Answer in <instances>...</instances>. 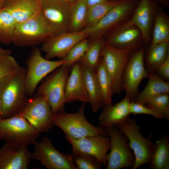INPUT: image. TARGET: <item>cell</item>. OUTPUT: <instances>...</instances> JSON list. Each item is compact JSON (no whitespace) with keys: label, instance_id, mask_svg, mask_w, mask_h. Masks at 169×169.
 <instances>
[{"label":"cell","instance_id":"cell-1","mask_svg":"<svg viewBox=\"0 0 169 169\" xmlns=\"http://www.w3.org/2000/svg\"><path fill=\"white\" fill-rule=\"evenodd\" d=\"M26 72V68L20 66L14 72L0 81L2 104L0 118H7L21 113L28 100Z\"/></svg>","mask_w":169,"mask_h":169},{"label":"cell","instance_id":"cell-2","mask_svg":"<svg viewBox=\"0 0 169 169\" xmlns=\"http://www.w3.org/2000/svg\"><path fill=\"white\" fill-rule=\"evenodd\" d=\"M85 103H83L78 110L74 113L64 111L53 115L54 125L60 128L65 136L79 139L90 136H108L105 129L95 126L86 119L84 115Z\"/></svg>","mask_w":169,"mask_h":169},{"label":"cell","instance_id":"cell-3","mask_svg":"<svg viewBox=\"0 0 169 169\" xmlns=\"http://www.w3.org/2000/svg\"><path fill=\"white\" fill-rule=\"evenodd\" d=\"M38 132L20 114L0 118V139L18 147H27L37 141Z\"/></svg>","mask_w":169,"mask_h":169},{"label":"cell","instance_id":"cell-4","mask_svg":"<svg viewBox=\"0 0 169 169\" xmlns=\"http://www.w3.org/2000/svg\"><path fill=\"white\" fill-rule=\"evenodd\" d=\"M40 11L29 19L17 24L12 43L18 46L43 44L55 35Z\"/></svg>","mask_w":169,"mask_h":169},{"label":"cell","instance_id":"cell-5","mask_svg":"<svg viewBox=\"0 0 169 169\" xmlns=\"http://www.w3.org/2000/svg\"><path fill=\"white\" fill-rule=\"evenodd\" d=\"M71 67H59L45 78L38 88V94L46 98L53 114L64 111L65 86Z\"/></svg>","mask_w":169,"mask_h":169},{"label":"cell","instance_id":"cell-6","mask_svg":"<svg viewBox=\"0 0 169 169\" xmlns=\"http://www.w3.org/2000/svg\"><path fill=\"white\" fill-rule=\"evenodd\" d=\"M126 137L135 158L131 169H137L149 163L154 143L144 137L135 118H130L116 126Z\"/></svg>","mask_w":169,"mask_h":169},{"label":"cell","instance_id":"cell-7","mask_svg":"<svg viewBox=\"0 0 169 169\" xmlns=\"http://www.w3.org/2000/svg\"><path fill=\"white\" fill-rule=\"evenodd\" d=\"M64 63L63 59L53 61L44 58L42 55L40 49L37 47L34 48L26 61L27 95L32 96L41 80Z\"/></svg>","mask_w":169,"mask_h":169},{"label":"cell","instance_id":"cell-8","mask_svg":"<svg viewBox=\"0 0 169 169\" xmlns=\"http://www.w3.org/2000/svg\"><path fill=\"white\" fill-rule=\"evenodd\" d=\"M139 0H122L110 10L95 25L86 29L90 40L102 37L109 31L128 20Z\"/></svg>","mask_w":169,"mask_h":169},{"label":"cell","instance_id":"cell-9","mask_svg":"<svg viewBox=\"0 0 169 169\" xmlns=\"http://www.w3.org/2000/svg\"><path fill=\"white\" fill-rule=\"evenodd\" d=\"M144 52L143 47L132 51L123 74L121 90L131 101L138 95L141 82L149 76L145 68Z\"/></svg>","mask_w":169,"mask_h":169},{"label":"cell","instance_id":"cell-10","mask_svg":"<svg viewBox=\"0 0 169 169\" xmlns=\"http://www.w3.org/2000/svg\"><path fill=\"white\" fill-rule=\"evenodd\" d=\"M110 137V150L107 156V169H121L133 167L135 158L125 136L116 127L105 128Z\"/></svg>","mask_w":169,"mask_h":169},{"label":"cell","instance_id":"cell-11","mask_svg":"<svg viewBox=\"0 0 169 169\" xmlns=\"http://www.w3.org/2000/svg\"><path fill=\"white\" fill-rule=\"evenodd\" d=\"M21 114L40 133L49 131L54 125L51 107L42 95L28 99Z\"/></svg>","mask_w":169,"mask_h":169},{"label":"cell","instance_id":"cell-12","mask_svg":"<svg viewBox=\"0 0 169 169\" xmlns=\"http://www.w3.org/2000/svg\"><path fill=\"white\" fill-rule=\"evenodd\" d=\"M132 52L114 48L105 42L102 47L100 57L111 79L113 95L120 94L122 90L123 74Z\"/></svg>","mask_w":169,"mask_h":169},{"label":"cell","instance_id":"cell-13","mask_svg":"<svg viewBox=\"0 0 169 169\" xmlns=\"http://www.w3.org/2000/svg\"><path fill=\"white\" fill-rule=\"evenodd\" d=\"M32 157L40 161L48 169H74L71 154L62 153L53 145L47 137H43L34 144Z\"/></svg>","mask_w":169,"mask_h":169},{"label":"cell","instance_id":"cell-14","mask_svg":"<svg viewBox=\"0 0 169 169\" xmlns=\"http://www.w3.org/2000/svg\"><path fill=\"white\" fill-rule=\"evenodd\" d=\"M40 1V13L55 34L68 32L71 3L62 0Z\"/></svg>","mask_w":169,"mask_h":169},{"label":"cell","instance_id":"cell-15","mask_svg":"<svg viewBox=\"0 0 169 169\" xmlns=\"http://www.w3.org/2000/svg\"><path fill=\"white\" fill-rule=\"evenodd\" d=\"M88 37V32L85 29L77 32L68 31L56 34L44 42L40 50L45 53L46 59H63L75 44Z\"/></svg>","mask_w":169,"mask_h":169},{"label":"cell","instance_id":"cell-16","mask_svg":"<svg viewBox=\"0 0 169 169\" xmlns=\"http://www.w3.org/2000/svg\"><path fill=\"white\" fill-rule=\"evenodd\" d=\"M103 38L105 43L114 48L132 51L143 47L144 44L137 27L123 23L109 31Z\"/></svg>","mask_w":169,"mask_h":169},{"label":"cell","instance_id":"cell-17","mask_svg":"<svg viewBox=\"0 0 169 169\" xmlns=\"http://www.w3.org/2000/svg\"><path fill=\"white\" fill-rule=\"evenodd\" d=\"M154 0H140L130 18L123 23L137 27L140 31L143 41L147 44L151 41L155 15L158 8Z\"/></svg>","mask_w":169,"mask_h":169},{"label":"cell","instance_id":"cell-18","mask_svg":"<svg viewBox=\"0 0 169 169\" xmlns=\"http://www.w3.org/2000/svg\"><path fill=\"white\" fill-rule=\"evenodd\" d=\"M65 136L73 149L93 156L106 167L107 156L110 148L109 138L107 136L99 135L74 139Z\"/></svg>","mask_w":169,"mask_h":169},{"label":"cell","instance_id":"cell-19","mask_svg":"<svg viewBox=\"0 0 169 169\" xmlns=\"http://www.w3.org/2000/svg\"><path fill=\"white\" fill-rule=\"evenodd\" d=\"M84 69L79 61L71 66L65 86V103L76 101L89 103L83 79Z\"/></svg>","mask_w":169,"mask_h":169},{"label":"cell","instance_id":"cell-20","mask_svg":"<svg viewBox=\"0 0 169 169\" xmlns=\"http://www.w3.org/2000/svg\"><path fill=\"white\" fill-rule=\"evenodd\" d=\"M31 157L27 147L6 143L0 149V169H27Z\"/></svg>","mask_w":169,"mask_h":169},{"label":"cell","instance_id":"cell-21","mask_svg":"<svg viewBox=\"0 0 169 169\" xmlns=\"http://www.w3.org/2000/svg\"><path fill=\"white\" fill-rule=\"evenodd\" d=\"M131 100L126 96L114 104L104 105L99 118V126L104 128L116 127L129 118Z\"/></svg>","mask_w":169,"mask_h":169},{"label":"cell","instance_id":"cell-22","mask_svg":"<svg viewBox=\"0 0 169 169\" xmlns=\"http://www.w3.org/2000/svg\"><path fill=\"white\" fill-rule=\"evenodd\" d=\"M1 8L8 11L17 24L39 13L41 1L40 0H5Z\"/></svg>","mask_w":169,"mask_h":169},{"label":"cell","instance_id":"cell-23","mask_svg":"<svg viewBox=\"0 0 169 169\" xmlns=\"http://www.w3.org/2000/svg\"><path fill=\"white\" fill-rule=\"evenodd\" d=\"M83 79L86 90L93 113L97 112L104 105L101 90L95 71L84 68Z\"/></svg>","mask_w":169,"mask_h":169},{"label":"cell","instance_id":"cell-24","mask_svg":"<svg viewBox=\"0 0 169 169\" xmlns=\"http://www.w3.org/2000/svg\"><path fill=\"white\" fill-rule=\"evenodd\" d=\"M147 85L134 101L145 104L152 98L163 93H169V82L156 73L149 74Z\"/></svg>","mask_w":169,"mask_h":169},{"label":"cell","instance_id":"cell-25","mask_svg":"<svg viewBox=\"0 0 169 169\" xmlns=\"http://www.w3.org/2000/svg\"><path fill=\"white\" fill-rule=\"evenodd\" d=\"M151 169H169V137L161 136L154 143L149 162Z\"/></svg>","mask_w":169,"mask_h":169},{"label":"cell","instance_id":"cell-26","mask_svg":"<svg viewBox=\"0 0 169 169\" xmlns=\"http://www.w3.org/2000/svg\"><path fill=\"white\" fill-rule=\"evenodd\" d=\"M169 54V43L150 44L145 58V68L148 74L156 73L160 64Z\"/></svg>","mask_w":169,"mask_h":169},{"label":"cell","instance_id":"cell-27","mask_svg":"<svg viewBox=\"0 0 169 169\" xmlns=\"http://www.w3.org/2000/svg\"><path fill=\"white\" fill-rule=\"evenodd\" d=\"M169 43V19L165 12L157 8L152 31L151 44Z\"/></svg>","mask_w":169,"mask_h":169},{"label":"cell","instance_id":"cell-28","mask_svg":"<svg viewBox=\"0 0 169 169\" xmlns=\"http://www.w3.org/2000/svg\"><path fill=\"white\" fill-rule=\"evenodd\" d=\"M88 8L85 0H75L71 3L69 32H75L84 29Z\"/></svg>","mask_w":169,"mask_h":169},{"label":"cell","instance_id":"cell-29","mask_svg":"<svg viewBox=\"0 0 169 169\" xmlns=\"http://www.w3.org/2000/svg\"><path fill=\"white\" fill-rule=\"evenodd\" d=\"M104 43L103 37L89 41L84 54L78 61L84 68L95 71L101 58V52Z\"/></svg>","mask_w":169,"mask_h":169},{"label":"cell","instance_id":"cell-30","mask_svg":"<svg viewBox=\"0 0 169 169\" xmlns=\"http://www.w3.org/2000/svg\"><path fill=\"white\" fill-rule=\"evenodd\" d=\"M122 0H108L88 7L84 29H88L97 24L112 8Z\"/></svg>","mask_w":169,"mask_h":169},{"label":"cell","instance_id":"cell-31","mask_svg":"<svg viewBox=\"0 0 169 169\" xmlns=\"http://www.w3.org/2000/svg\"><path fill=\"white\" fill-rule=\"evenodd\" d=\"M95 72L103 96L104 105L112 104V82L102 58L101 57Z\"/></svg>","mask_w":169,"mask_h":169},{"label":"cell","instance_id":"cell-32","mask_svg":"<svg viewBox=\"0 0 169 169\" xmlns=\"http://www.w3.org/2000/svg\"><path fill=\"white\" fill-rule=\"evenodd\" d=\"M17 25L14 19L6 10L0 9V43L4 44L12 43Z\"/></svg>","mask_w":169,"mask_h":169},{"label":"cell","instance_id":"cell-33","mask_svg":"<svg viewBox=\"0 0 169 169\" xmlns=\"http://www.w3.org/2000/svg\"><path fill=\"white\" fill-rule=\"evenodd\" d=\"M71 154L74 169L102 168V163L91 155L74 149Z\"/></svg>","mask_w":169,"mask_h":169},{"label":"cell","instance_id":"cell-34","mask_svg":"<svg viewBox=\"0 0 169 169\" xmlns=\"http://www.w3.org/2000/svg\"><path fill=\"white\" fill-rule=\"evenodd\" d=\"M145 105L169 122V93L157 95L150 99Z\"/></svg>","mask_w":169,"mask_h":169},{"label":"cell","instance_id":"cell-35","mask_svg":"<svg viewBox=\"0 0 169 169\" xmlns=\"http://www.w3.org/2000/svg\"><path fill=\"white\" fill-rule=\"evenodd\" d=\"M90 40L87 38L80 41L71 49L66 57L63 59L64 61V65L71 67L83 56L88 47Z\"/></svg>","mask_w":169,"mask_h":169},{"label":"cell","instance_id":"cell-36","mask_svg":"<svg viewBox=\"0 0 169 169\" xmlns=\"http://www.w3.org/2000/svg\"><path fill=\"white\" fill-rule=\"evenodd\" d=\"M20 67L11 55L0 58V81L16 71Z\"/></svg>","mask_w":169,"mask_h":169},{"label":"cell","instance_id":"cell-37","mask_svg":"<svg viewBox=\"0 0 169 169\" xmlns=\"http://www.w3.org/2000/svg\"><path fill=\"white\" fill-rule=\"evenodd\" d=\"M130 110L131 114L134 115L142 114L151 115L157 119H163L160 115L147 107L145 104L138 102L131 101Z\"/></svg>","mask_w":169,"mask_h":169},{"label":"cell","instance_id":"cell-38","mask_svg":"<svg viewBox=\"0 0 169 169\" xmlns=\"http://www.w3.org/2000/svg\"><path fill=\"white\" fill-rule=\"evenodd\" d=\"M157 74L164 80L169 81V54L157 68Z\"/></svg>","mask_w":169,"mask_h":169},{"label":"cell","instance_id":"cell-39","mask_svg":"<svg viewBox=\"0 0 169 169\" xmlns=\"http://www.w3.org/2000/svg\"><path fill=\"white\" fill-rule=\"evenodd\" d=\"M11 50L3 49L0 45V58L6 56L11 55Z\"/></svg>","mask_w":169,"mask_h":169},{"label":"cell","instance_id":"cell-40","mask_svg":"<svg viewBox=\"0 0 169 169\" xmlns=\"http://www.w3.org/2000/svg\"><path fill=\"white\" fill-rule=\"evenodd\" d=\"M108 0H85L88 7Z\"/></svg>","mask_w":169,"mask_h":169},{"label":"cell","instance_id":"cell-41","mask_svg":"<svg viewBox=\"0 0 169 169\" xmlns=\"http://www.w3.org/2000/svg\"><path fill=\"white\" fill-rule=\"evenodd\" d=\"M156 2L160 3L162 6H168L169 0H154Z\"/></svg>","mask_w":169,"mask_h":169},{"label":"cell","instance_id":"cell-42","mask_svg":"<svg viewBox=\"0 0 169 169\" xmlns=\"http://www.w3.org/2000/svg\"><path fill=\"white\" fill-rule=\"evenodd\" d=\"M5 0H0V9L2 8Z\"/></svg>","mask_w":169,"mask_h":169},{"label":"cell","instance_id":"cell-43","mask_svg":"<svg viewBox=\"0 0 169 169\" xmlns=\"http://www.w3.org/2000/svg\"><path fill=\"white\" fill-rule=\"evenodd\" d=\"M63 0L65 2H66L69 3H71L73 2H74V1H75V0Z\"/></svg>","mask_w":169,"mask_h":169},{"label":"cell","instance_id":"cell-44","mask_svg":"<svg viewBox=\"0 0 169 169\" xmlns=\"http://www.w3.org/2000/svg\"><path fill=\"white\" fill-rule=\"evenodd\" d=\"M2 109V104H1V100L0 99V114L1 113V111Z\"/></svg>","mask_w":169,"mask_h":169}]
</instances>
